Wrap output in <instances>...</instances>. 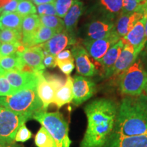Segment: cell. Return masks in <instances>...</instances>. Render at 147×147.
Here are the masks:
<instances>
[{"instance_id":"cell-35","label":"cell","mask_w":147,"mask_h":147,"mask_svg":"<svg viewBox=\"0 0 147 147\" xmlns=\"http://www.w3.org/2000/svg\"><path fill=\"white\" fill-rule=\"evenodd\" d=\"M15 93L16 91L4 75L0 76V96H8L13 95Z\"/></svg>"},{"instance_id":"cell-34","label":"cell","mask_w":147,"mask_h":147,"mask_svg":"<svg viewBox=\"0 0 147 147\" xmlns=\"http://www.w3.org/2000/svg\"><path fill=\"white\" fill-rule=\"evenodd\" d=\"M32 137V134L30 130L27 127L25 124L24 123L20 127L16 132L14 141L19 142H25L29 140Z\"/></svg>"},{"instance_id":"cell-13","label":"cell","mask_w":147,"mask_h":147,"mask_svg":"<svg viewBox=\"0 0 147 147\" xmlns=\"http://www.w3.org/2000/svg\"><path fill=\"white\" fill-rule=\"evenodd\" d=\"M71 52L76 61L78 74L85 77H91L96 74V67L90 59V56L85 48L80 45H76L71 49Z\"/></svg>"},{"instance_id":"cell-15","label":"cell","mask_w":147,"mask_h":147,"mask_svg":"<svg viewBox=\"0 0 147 147\" xmlns=\"http://www.w3.org/2000/svg\"><path fill=\"white\" fill-rule=\"evenodd\" d=\"M23 62L32 68L34 72L39 73L45 71L43 63L45 53L40 45L27 47L23 53H19Z\"/></svg>"},{"instance_id":"cell-18","label":"cell","mask_w":147,"mask_h":147,"mask_svg":"<svg viewBox=\"0 0 147 147\" xmlns=\"http://www.w3.org/2000/svg\"><path fill=\"white\" fill-rule=\"evenodd\" d=\"M123 0H98L97 8L100 18L116 21L122 12Z\"/></svg>"},{"instance_id":"cell-27","label":"cell","mask_w":147,"mask_h":147,"mask_svg":"<svg viewBox=\"0 0 147 147\" xmlns=\"http://www.w3.org/2000/svg\"><path fill=\"white\" fill-rule=\"evenodd\" d=\"M35 144L38 147H57L54 139L43 126L36 134Z\"/></svg>"},{"instance_id":"cell-28","label":"cell","mask_w":147,"mask_h":147,"mask_svg":"<svg viewBox=\"0 0 147 147\" xmlns=\"http://www.w3.org/2000/svg\"><path fill=\"white\" fill-rule=\"evenodd\" d=\"M42 25L60 33L65 30L64 21L57 16H40Z\"/></svg>"},{"instance_id":"cell-10","label":"cell","mask_w":147,"mask_h":147,"mask_svg":"<svg viewBox=\"0 0 147 147\" xmlns=\"http://www.w3.org/2000/svg\"><path fill=\"white\" fill-rule=\"evenodd\" d=\"M96 86L91 79L83 76H76L73 78V102L80 106L95 94Z\"/></svg>"},{"instance_id":"cell-36","label":"cell","mask_w":147,"mask_h":147,"mask_svg":"<svg viewBox=\"0 0 147 147\" xmlns=\"http://www.w3.org/2000/svg\"><path fill=\"white\" fill-rule=\"evenodd\" d=\"M140 3L138 0H123L121 14H130L136 12Z\"/></svg>"},{"instance_id":"cell-24","label":"cell","mask_w":147,"mask_h":147,"mask_svg":"<svg viewBox=\"0 0 147 147\" xmlns=\"http://www.w3.org/2000/svg\"><path fill=\"white\" fill-rule=\"evenodd\" d=\"M23 17L16 12L1 14L0 15V30L5 29L22 30L21 25Z\"/></svg>"},{"instance_id":"cell-8","label":"cell","mask_w":147,"mask_h":147,"mask_svg":"<svg viewBox=\"0 0 147 147\" xmlns=\"http://www.w3.org/2000/svg\"><path fill=\"white\" fill-rule=\"evenodd\" d=\"M120 39L114 29L113 32L106 38L95 40H84L83 45L89 56L100 63L108 49Z\"/></svg>"},{"instance_id":"cell-5","label":"cell","mask_w":147,"mask_h":147,"mask_svg":"<svg viewBox=\"0 0 147 147\" xmlns=\"http://www.w3.org/2000/svg\"><path fill=\"white\" fill-rule=\"evenodd\" d=\"M33 119L38 121L51 134L57 147L70 146L71 142L68 136V124L60 113H47L42 110L36 113Z\"/></svg>"},{"instance_id":"cell-37","label":"cell","mask_w":147,"mask_h":147,"mask_svg":"<svg viewBox=\"0 0 147 147\" xmlns=\"http://www.w3.org/2000/svg\"><path fill=\"white\" fill-rule=\"evenodd\" d=\"M74 59L65 61H57V65L61 70L62 72L67 76H69L71 71L74 69Z\"/></svg>"},{"instance_id":"cell-7","label":"cell","mask_w":147,"mask_h":147,"mask_svg":"<svg viewBox=\"0 0 147 147\" xmlns=\"http://www.w3.org/2000/svg\"><path fill=\"white\" fill-rule=\"evenodd\" d=\"M38 78L37 93L43 104L44 110H47L49 106L54 102L57 91L65 81L56 75L44 74V71L38 73Z\"/></svg>"},{"instance_id":"cell-2","label":"cell","mask_w":147,"mask_h":147,"mask_svg":"<svg viewBox=\"0 0 147 147\" xmlns=\"http://www.w3.org/2000/svg\"><path fill=\"white\" fill-rule=\"evenodd\" d=\"M147 134V115L138 107L134 97H124L118 108L112 134L134 136Z\"/></svg>"},{"instance_id":"cell-11","label":"cell","mask_w":147,"mask_h":147,"mask_svg":"<svg viewBox=\"0 0 147 147\" xmlns=\"http://www.w3.org/2000/svg\"><path fill=\"white\" fill-rule=\"evenodd\" d=\"M4 76L16 92L21 90L37 88L38 73L23 72L17 70L5 71Z\"/></svg>"},{"instance_id":"cell-6","label":"cell","mask_w":147,"mask_h":147,"mask_svg":"<svg viewBox=\"0 0 147 147\" xmlns=\"http://www.w3.org/2000/svg\"><path fill=\"white\" fill-rule=\"evenodd\" d=\"M29 119L0 105V140L14 142L18 129Z\"/></svg>"},{"instance_id":"cell-12","label":"cell","mask_w":147,"mask_h":147,"mask_svg":"<svg viewBox=\"0 0 147 147\" xmlns=\"http://www.w3.org/2000/svg\"><path fill=\"white\" fill-rule=\"evenodd\" d=\"M75 44L76 39L73 34L63 30V32L55 34L49 41L41 44L40 46L43 49L45 55L50 54L56 57L69 46Z\"/></svg>"},{"instance_id":"cell-46","label":"cell","mask_w":147,"mask_h":147,"mask_svg":"<svg viewBox=\"0 0 147 147\" xmlns=\"http://www.w3.org/2000/svg\"><path fill=\"white\" fill-rule=\"evenodd\" d=\"M4 73H5V71L3 70V69L1 68V66H0V76L4 75Z\"/></svg>"},{"instance_id":"cell-21","label":"cell","mask_w":147,"mask_h":147,"mask_svg":"<svg viewBox=\"0 0 147 147\" xmlns=\"http://www.w3.org/2000/svg\"><path fill=\"white\" fill-rule=\"evenodd\" d=\"M40 25V18L37 14H31L23 17L21 25L22 42L26 47H30L31 41Z\"/></svg>"},{"instance_id":"cell-14","label":"cell","mask_w":147,"mask_h":147,"mask_svg":"<svg viewBox=\"0 0 147 147\" xmlns=\"http://www.w3.org/2000/svg\"><path fill=\"white\" fill-rule=\"evenodd\" d=\"M138 55L133 46L126 43L121 51L118 59L110 71L108 78L121 75L134 63Z\"/></svg>"},{"instance_id":"cell-16","label":"cell","mask_w":147,"mask_h":147,"mask_svg":"<svg viewBox=\"0 0 147 147\" xmlns=\"http://www.w3.org/2000/svg\"><path fill=\"white\" fill-rule=\"evenodd\" d=\"M102 147H147V134L134 136L111 134Z\"/></svg>"},{"instance_id":"cell-30","label":"cell","mask_w":147,"mask_h":147,"mask_svg":"<svg viewBox=\"0 0 147 147\" xmlns=\"http://www.w3.org/2000/svg\"><path fill=\"white\" fill-rule=\"evenodd\" d=\"M16 12L25 17L31 14H36L37 8L30 0H22L18 3Z\"/></svg>"},{"instance_id":"cell-29","label":"cell","mask_w":147,"mask_h":147,"mask_svg":"<svg viewBox=\"0 0 147 147\" xmlns=\"http://www.w3.org/2000/svg\"><path fill=\"white\" fill-rule=\"evenodd\" d=\"M22 30L5 29L0 31L1 43H17L22 42Z\"/></svg>"},{"instance_id":"cell-1","label":"cell","mask_w":147,"mask_h":147,"mask_svg":"<svg viewBox=\"0 0 147 147\" xmlns=\"http://www.w3.org/2000/svg\"><path fill=\"white\" fill-rule=\"evenodd\" d=\"M119 105L111 99L93 100L84 107L87 127L80 147H102L113 133Z\"/></svg>"},{"instance_id":"cell-4","label":"cell","mask_w":147,"mask_h":147,"mask_svg":"<svg viewBox=\"0 0 147 147\" xmlns=\"http://www.w3.org/2000/svg\"><path fill=\"white\" fill-rule=\"evenodd\" d=\"M120 76L119 87L122 94L129 97L142 94L147 84V71L139 55L134 63Z\"/></svg>"},{"instance_id":"cell-33","label":"cell","mask_w":147,"mask_h":147,"mask_svg":"<svg viewBox=\"0 0 147 147\" xmlns=\"http://www.w3.org/2000/svg\"><path fill=\"white\" fill-rule=\"evenodd\" d=\"M37 12L38 16H57L55 3H49L38 5L37 7Z\"/></svg>"},{"instance_id":"cell-42","label":"cell","mask_w":147,"mask_h":147,"mask_svg":"<svg viewBox=\"0 0 147 147\" xmlns=\"http://www.w3.org/2000/svg\"><path fill=\"white\" fill-rule=\"evenodd\" d=\"M0 147H24L14 142H4L0 140Z\"/></svg>"},{"instance_id":"cell-9","label":"cell","mask_w":147,"mask_h":147,"mask_svg":"<svg viewBox=\"0 0 147 147\" xmlns=\"http://www.w3.org/2000/svg\"><path fill=\"white\" fill-rule=\"evenodd\" d=\"M115 23V21L104 18L93 20L85 25L84 40H95L106 38L114 31Z\"/></svg>"},{"instance_id":"cell-41","label":"cell","mask_w":147,"mask_h":147,"mask_svg":"<svg viewBox=\"0 0 147 147\" xmlns=\"http://www.w3.org/2000/svg\"><path fill=\"white\" fill-rule=\"evenodd\" d=\"M139 57H140L142 61V63L144 64V66L147 71V41L145 43L144 47L139 54Z\"/></svg>"},{"instance_id":"cell-45","label":"cell","mask_w":147,"mask_h":147,"mask_svg":"<svg viewBox=\"0 0 147 147\" xmlns=\"http://www.w3.org/2000/svg\"><path fill=\"white\" fill-rule=\"evenodd\" d=\"M11 0H0V9L3 8L5 5L8 4Z\"/></svg>"},{"instance_id":"cell-25","label":"cell","mask_w":147,"mask_h":147,"mask_svg":"<svg viewBox=\"0 0 147 147\" xmlns=\"http://www.w3.org/2000/svg\"><path fill=\"white\" fill-rule=\"evenodd\" d=\"M25 63L19 53H16L10 56H0V66L5 71L11 70L21 71Z\"/></svg>"},{"instance_id":"cell-50","label":"cell","mask_w":147,"mask_h":147,"mask_svg":"<svg viewBox=\"0 0 147 147\" xmlns=\"http://www.w3.org/2000/svg\"><path fill=\"white\" fill-rule=\"evenodd\" d=\"M0 45H1V42H0Z\"/></svg>"},{"instance_id":"cell-44","label":"cell","mask_w":147,"mask_h":147,"mask_svg":"<svg viewBox=\"0 0 147 147\" xmlns=\"http://www.w3.org/2000/svg\"><path fill=\"white\" fill-rule=\"evenodd\" d=\"M144 18V30H145V40L147 41V12H144L143 14Z\"/></svg>"},{"instance_id":"cell-48","label":"cell","mask_w":147,"mask_h":147,"mask_svg":"<svg viewBox=\"0 0 147 147\" xmlns=\"http://www.w3.org/2000/svg\"><path fill=\"white\" fill-rule=\"evenodd\" d=\"M138 1L140 3H142V2H143V1H146V0H138Z\"/></svg>"},{"instance_id":"cell-31","label":"cell","mask_w":147,"mask_h":147,"mask_svg":"<svg viewBox=\"0 0 147 147\" xmlns=\"http://www.w3.org/2000/svg\"><path fill=\"white\" fill-rule=\"evenodd\" d=\"M77 0H56L55 8H56L57 16L60 18L65 17L69 8Z\"/></svg>"},{"instance_id":"cell-19","label":"cell","mask_w":147,"mask_h":147,"mask_svg":"<svg viewBox=\"0 0 147 147\" xmlns=\"http://www.w3.org/2000/svg\"><path fill=\"white\" fill-rule=\"evenodd\" d=\"M143 17L140 12L121 14L115 23V31L119 38H123L133 29L134 25Z\"/></svg>"},{"instance_id":"cell-3","label":"cell","mask_w":147,"mask_h":147,"mask_svg":"<svg viewBox=\"0 0 147 147\" xmlns=\"http://www.w3.org/2000/svg\"><path fill=\"white\" fill-rule=\"evenodd\" d=\"M0 105L29 119H33L36 113L45 110L37 88L21 90L8 96H0Z\"/></svg>"},{"instance_id":"cell-38","label":"cell","mask_w":147,"mask_h":147,"mask_svg":"<svg viewBox=\"0 0 147 147\" xmlns=\"http://www.w3.org/2000/svg\"><path fill=\"white\" fill-rule=\"evenodd\" d=\"M134 99L138 107L147 115V95L142 93L139 96L134 97Z\"/></svg>"},{"instance_id":"cell-23","label":"cell","mask_w":147,"mask_h":147,"mask_svg":"<svg viewBox=\"0 0 147 147\" xmlns=\"http://www.w3.org/2000/svg\"><path fill=\"white\" fill-rule=\"evenodd\" d=\"M73 78L67 76L65 83L57 91L53 103L60 108L65 104L70 103L73 100Z\"/></svg>"},{"instance_id":"cell-17","label":"cell","mask_w":147,"mask_h":147,"mask_svg":"<svg viewBox=\"0 0 147 147\" xmlns=\"http://www.w3.org/2000/svg\"><path fill=\"white\" fill-rule=\"evenodd\" d=\"M123 38L125 43L133 46L138 54H140L146 43L144 16L134 25L133 29Z\"/></svg>"},{"instance_id":"cell-49","label":"cell","mask_w":147,"mask_h":147,"mask_svg":"<svg viewBox=\"0 0 147 147\" xmlns=\"http://www.w3.org/2000/svg\"><path fill=\"white\" fill-rule=\"evenodd\" d=\"M1 12H2V8H1V9H0V14H1Z\"/></svg>"},{"instance_id":"cell-22","label":"cell","mask_w":147,"mask_h":147,"mask_svg":"<svg viewBox=\"0 0 147 147\" xmlns=\"http://www.w3.org/2000/svg\"><path fill=\"white\" fill-rule=\"evenodd\" d=\"M84 10L83 3L76 1L71 5L69 10L64 17V25L66 32L72 34L76 29L79 18L81 16Z\"/></svg>"},{"instance_id":"cell-26","label":"cell","mask_w":147,"mask_h":147,"mask_svg":"<svg viewBox=\"0 0 147 147\" xmlns=\"http://www.w3.org/2000/svg\"><path fill=\"white\" fill-rule=\"evenodd\" d=\"M57 34H58V33L56 31L49 28L47 27H45V25L41 24L36 32V34H34V37H33L29 47L45 43Z\"/></svg>"},{"instance_id":"cell-39","label":"cell","mask_w":147,"mask_h":147,"mask_svg":"<svg viewBox=\"0 0 147 147\" xmlns=\"http://www.w3.org/2000/svg\"><path fill=\"white\" fill-rule=\"evenodd\" d=\"M43 63L45 67H55L57 65L56 57L52 55L48 54L45 55V58L43 60Z\"/></svg>"},{"instance_id":"cell-43","label":"cell","mask_w":147,"mask_h":147,"mask_svg":"<svg viewBox=\"0 0 147 147\" xmlns=\"http://www.w3.org/2000/svg\"><path fill=\"white\" fill-rule=\"evenodd\" d=\"M35 4L38 5L40 4H44V3H54L56 2V0H32Z\"/></svg>"},{"instance_id":"cell-32","label":"cell","mask_w":147,"mask_h":147,"mask_svg":"<svg viewBox=\"0 0 147 147\" xmlns=\"http://www.w3.org/2000/svg\"><path fill=\"white\" fill-rule=\"evenodd\" d=\"M23 42L17 43H1L0 45V56L6 57L17 53L18 47Z\"/></svg>"},{"instance_id":"cell-20","label":"cell","mask_w":147,"mask_h":147,"mask_svg":"<svg viewBox=\"0 0 147 147\" xmlns=\"http://www.w3.org/2000/svg\"><path fill=\"white\" fill-rule=\"evenodd\" d=\"M125 44V40L123 38H121L118 42L114 44L108 49L107 53H106L100 61V64L102 65L103 71L104 73V76L106 78L109 77L110 71L112 70L116 61L118 59L121 51Z\"/></svg>"},{"instance_id":"cell-51","label":"cell","mask_w":147,"mask_h":147,"mask_svg":"<svg viewBox=\"0 0 147 147\" xmlns=\"http://www.w3.org/2000/svg\"><path fill=\"white\" fill-rule=\"evenodd\" d=\"M30 1H31V0H30Z\"/></svg>"},{"instance_id":"cell-47","label":"cell","mask_w":147,"mask_h":147,"mask_svg":"<svg viewBox=\"0 0 147 147\" xmlns=\"http://www.w3.org/2000/svg\"><path fill=\"white\" fill-rule=\"evenodd\" d=\"M144 91L145 92V93H146V95H147V84H146V87H145V88H144Z\"/></svg>"},{"instance_id":"cell-40","label":"cell","mask_w":147,"mask_h":147,"mask_svg":"<svg viewBox=\"0 0 147 147\" xmlns=\"http://www.w3.org/2000/svg\"><path fill=\"white\" fill-rule=\"evenodd\" d=\"M71 59H74V57L71 52L68 49L62 51L56 56L57 61H65Z\"/></svg>"}]
</instances>
